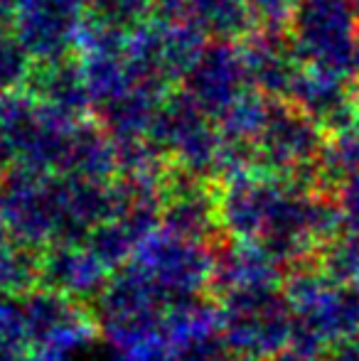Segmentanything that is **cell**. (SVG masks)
I'll return each instance as SVG.
<instances>
[{"label":"cell","mask_w":359,"mask_h":361,"mask_svg":"<svg viewBox=\"0 0 359 361\" xmlns=\"http://www.w3.org/2000/svg\"><path fill=\"white\" fill-rule=\"evenodd\" d=\"M126 266L138 271L165 300L178 302L185 298H202V293L212 288L214 248L158 226L143 238Z\"/></svg>","instance_id":"1"},{"label":"cell","mask_w":359,"mask_h":361,"mask_svg":"<svg viewBox=\"0 0 359 361\" xmlns=\"http://www.w3.org/2000/svg\"><path fill=\"white\" fill-rule=\"evenodd\" d=\"M219 332L234 357H276L291 334L286 300L276 290L219 300Z\"/></svg>","instance_id":"2"},{"label":"cell","mask_w":359,"mask_h":361,"mask_svg":"<svg viewBox=\"0 0 359 361\" xmlns=\"http://www.w3.org/2000/svg\"><path fill=\"white\" fill-rule=\"evenodd\" d=\"M114 271L96 256V251L87 241H62L44 248L37 256V281L44 288L62 293L72 300L99 298Z\"/></svg>","instance_id":"3"},{"label":"cell","mask_w":359,"mask_h":361,"mask_svg":"<svg viewBox=\"0 0 359 361\" xmlns=\"http://www.w3.org/2000/svg\"><path fill=\"white\" fill-rule=\"evenodd\" d=\"M276 263L278 261L266 248L231 238L226 246L214 251V276L209 290L217 300L276 290Z\"/></svg>","instance_id":"4"},{"label":"cell","mask_w":359,"mask_h":361,"mask_svg":"<svg viewBox=\"0 0 359 361\" xmlns=\"http://www.w3.org/2000/svg\"><path fill=\"white\" fill-rule=\"evenodd\" d=\"M160 226L178 233V236L202 243H212L224 231L221 228L219 202L212 200L197 185L178 187V190H173L170 195L163 197Z\"/></svg>","instance_id":"5"},{"label":"cell","mask_w":359,"mask_h":361,"mask_svg":"<svg viewBox=\"0 0 359 361\" xmlns=\"http://www.w3.org/2000/svg\"><path fill=\"white\" fill-rule=\"evenodd\" d=\"M273 361H308V359L303 357V354H293V352L281 354V352H278V354H276V359H273Z\"/></svg>","instance_id":"6"},{"label":"cell","mask_w":359,"mask_h":361,"mask_svg":"<svg viewBox=\"0 0 359 361\" xmlns=\"http://www.w3.org/2000/svg\"><path fill=\"white\" fill-rule=\"evenodd\" d=\"M231 361H261V359H251V357H234Z\"/></svg>","instance_id":"7"}]
</instances>
